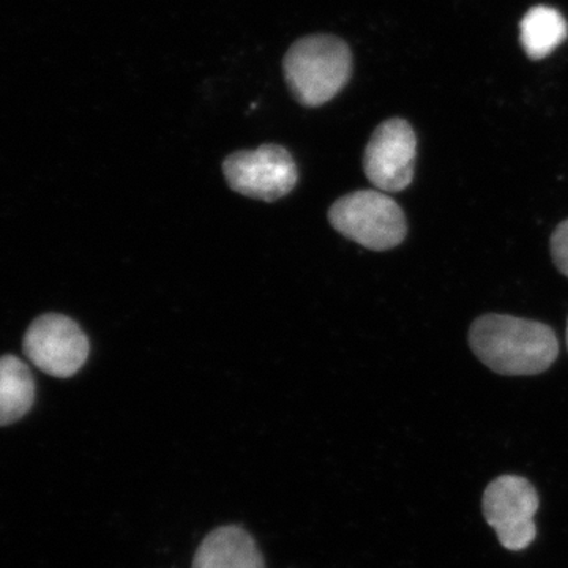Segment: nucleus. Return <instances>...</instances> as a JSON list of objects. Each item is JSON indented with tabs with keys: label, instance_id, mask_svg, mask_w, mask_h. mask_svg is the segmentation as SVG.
Listing matches in <instances>:
<instances>
[{
	"label": "nucleus",
	"instance_id": "nucleus-9",
	"mask_svg": "<svg viewBox=\"0 0 568 568\" xmlns=\"http://www.w3.org/2000/svg\"><path fill=\"white\" fill-rule=\"evenodd\" d=\"M36 402V381L29 366L14 357H0V426L21 420Z\"/></svg>",
	"mask_w": 568,
	"mask_h": 568
},
{
	"label": "nucleus",
	"instance_id": "nucleus-3",
	"mask_svg": "<svg viewBox=\"0 0 568 568\" xmlns=\"http://www.w3.org/2000/svg\"><path fill=\"white\" fill-rule=\"evenodd\" d=\"M339 234L373 252H386L405 241V212L390 196L361 190L339 197L328 212Z\"/></svg>",
	"mask_w": 568,
	"mask_h": 568
},
{
	"label": "nucleus",
	"instance_id": "nucleus-5",
	"mask_svg": "<svg viewBox=\"0 0 568 568\" xmlns=\"http://www.w3.org/2000/svg\"><path fill=\"white\" fill-rule=\"evenodd\" d=\"M485 519L495 530L500 545L510 551H523L536 540L538 495L526 478L497 477L485 489Z\"/></svg>",
	"mask_w": 568,
	"mask_h": 568
},
{
	"label": "nucleus",
	"instance_id": "nucleus-1",
	"mask_svg": "<svg viewBox=\"0 0 568 568\" xmlns=\"http://www.w3.org/2000/svg\"><path fill=\"white\" fill-rule=\"evenodd\" d=\"M469 345L481 364L503 376H536L559 355L552 328L537 321L485 315L470 325Z\"/></svg>",
	"mask_w": 568,
	"mask_h": 568
},
{
	"label": "nucleus",
	"instance_id": "nucleus-11",
	"mask_svg": "<svg viewBox=\"0 0 568 568\" xmlns=\"http://www.w3.org/2000/svg\"><path fill=\"white\" fill-rule=\"evenodd\" d=\"M551 254L560 274L568 278V220L560 223L551 235Z\"/></svg>",
	"mask_w": 568,
	"mask_h": 568
},
{
	"label": "nucleus",
	"instance_id": "nucleus-8",
	"mask_svg": "<svg viewBox=\"0 0 568 568\" xmlns=\"http://www.w3.org/2000/svg\"><path fill=\"white\" fill-rule=\"evenodd\" d=\"M192 568H265L263 552L241 526H222L201 541Z\"/></svg>",
	"mask_w": 568,
	"mask_h": 568
},
{
	"label": "nucleus",
	"instance_id": "nucleus-10",
	"mask_svg": "<svg viewBox=\"0 0 568 568\" xmlns=\"http://www.w3.org/2000/svg\"><path fill=\"white\" fill-rule=\"evenodd\" d=\"M567 33L566 18L560 11L547 6L530 9L519 26L523 48L532 61H540L551 54L567 39Z\"/></svg>",
	"mask_w": 568,
	"mask_h": 568
},
{
	"label": "nucleus",
	"instance_id": "nucleus-12",
	"mask_svg": "<svg viewBox=\"0 0 568 568\" xmlns=\"http://www.w3.org/2000/svg\"><path fill=\"white\" fill-rule=\"evenodd\" d=\"M567 347H568V321H567Z\"/></svg>",
	"mask_w": 568,
	"mask_h": 568
},
{
	"label": "nucleus",
	"instance_id": "nucleus-6",
	"mask_svg": "<svg viewBox=\"0 0 568 568\" xmlns=\"http://www.w3.org/2000/svg\"><path fill=\"white\" fill-rule=\"evenodd\" d=\"M89 339L80 325L62 315L37 317L24 336L26 357L47 375L71 377L89 357Z\"/></svg>",
	"mask_w": 568,
	"mask_h": 568
},
{
	"label": "nucleus",
	"instance_id": "nucleus-2",
	"mask_svg": "<svg viewBox=\"0 0 568 568\" xmlns=\"http://www.w3.org/2000/svg\"><path fill=\"white\" fill-rule=\"evenodd\" d=\"M283 69L295 100L304 106H321L349 82L353 54L338 37L310 36L290 48Z\"/></svg>",
	"mask_w": 568,
	"mask_h": 568
},
{
	"label": "nucleus",
	"instance_id": "nucleus-4",
	"mask_svg": "<svg viewBox=\"0 0 568 568\" xmlns=\"http://www.w3.org/2000/svg\"><path fill=\"white\" fill-rule=\"evenodd\" d=\"M223 173L235 193L268 203L293 192L298 179L293 156L276 144L234 152L224 160Z\"/></svg>",
	"mask_w": 568,
	"mask_h": 568
},
{
	"label": "nucleus",
	"instance_id": "nucleus-7",
	"mask_svg": "<svg viewBox=\"0 0 568 568\" xmlns=\"http://www.w3.org/2000/svg\"><path fill=\"white\" fill-rule=\"evenodd\" d=\"M417 136L405 119L381 123L365 149L364 171L377 190L398 193L414 179Z\"/></svg>",
	"mask_w": 568,
	"mask_h": 568
}]
</instances>
